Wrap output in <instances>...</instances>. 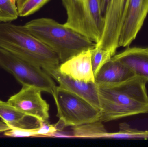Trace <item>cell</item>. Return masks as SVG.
<instances>
[{"instance_id":"cell-2","label":"cell","mask_w":148,"mask_h":147,"mask_svg":"<svg viewBox=\"0 0 148 147\" xmlns=\"http://www.w3.org/2000/svg\"><path fill=\"white\" fill-rule=\"evenodd\" d=\"M0 47L39 66L48 74L61 64L58 55L24 25L0 23Z\"/></svg>"},{"instance_id":"cell-9","label":"cell","mask_w":148,"mask_h":147,"mask_svg":"<svg viewBox=\"0 0 148 147\" xmlns=\"http://www.w3.org/2000/svg\"><path fill=\"white\" fill-rule=\"evenodd\" d=\"M148 14V0H130L122 27L119 47L129 46L136 39Z\"/></svg>"},{"instance_id":"cell-13","label":"cell","mask_w":148,"mask_h":147,"mask_svg":"<svg viewBox=\"0 0 148 147\" xmlns=\"http://www.w3.org/2000/svg\"><path fill=\"white\" fill-rule=\"evenodd\" d=\"M134 76L125 65L112 58L101 67L96 75L95 83L98 85L117 83Z\"/></svg>"},{"instance_id":"cell-5","label":"cell","mask_w":148,"mask_h":147,"mask_svg":"<svg viewBox=\"0 0 148 147\" xmlns=\"http://www.w3.org/2000/svg\"><path fill=\"white\" fill-rule=\"evenodd\" d=\"M52 95L57 108L56 117L65 127L99 121L100 110L79 96L59 86L54 87Z\"/></svg>"},{"instance_id":"cell-10","label":"cell","mask_w":148,"mask_h":147,"mask_svg":"<svg viewBox=\"0 0 148 147\" xmlns=\"http://www.w3.org/2000/svg\"><path fill=\"white\" fill-rule=\"evenodd\" d=\"M91 50L82 52L61 63L58 68L59 71L75 80L95 83L91 62Z\"/></svg>"},{"instance_id":"cell-20","label":"cell","mask_w":148,"mask_h":147,"mask_svg":"<svg viewBox=\"0 0 148 147\" xmlns=\"http://www.w3.org/2000/svg\"><path fill=\"white\" fill-rule=\"evenodd\" d=\"M97 1L99 3L101 11L103 14L104 15L110 0H97Z\"/></svg>"},{"instance_id":"cell-16","label":"cell","mask_w":148,"mask_h":147,"mask_svg":"<svg viewBox=\"0 0 148 147\" xmlns=\"http://www.w3.org/2000/svg\"><path fill=\"white\" fill-rule=\"evenodd\" d=\"M50 0H16L19 16L33 14L47 4Z\"/></svg>"},{"instance_id":"cell-8","label":"cell","mask_w":148,"mask_h":147,"mask_svg":"<svg viewBox=\"0 0 148 147\" xmlns=\"http://www.w3.org/2000/svg\"><path fill=\"white\" fill-rule=\"evenodd\" d=\"M42 92L36 87L22 85L21 90L10 97L7 102L39 123L48 122L49 105L42 98Z\"/></svg>"},{"instance_id":"cell-6","label":"cell","mask_w":148,"mask_h":147,"mask_svg":"<svg viewBox=\"0 0 148 147\" xmlns=\"http://www.w3.org/2000/svg\"><path fill=\"white\" fill-rule=\"evenodd\" d=\"M0 67L13 75L22 85L36 87L52 94L55 83L41 68L0 47Z\"/></svg>"},{"instance_id":"cell-1","label":"cell","mask_w":148,"mask_h":147,"mask_svg":"<svg viewBox=\"0 0 148 147\" xmlns=\"http://www.w3.org/2000/svg\"><path fill=\"white\" fill-rule=\"evenodd\" d=\"M145 79L137 76L117 83L98 85L99 121L108 122L148 114V94Z\"/></svg>"},{"instance_id":"cell-17","label":"cell","mask_w":148,"mask_h":147,"mask_svg":"<svg viewBox=\"0 0 148 147\" xmlns=\"http://www.w3.org/2000/svg\"><path fill=\"white\" fill-rule=\"evenodd\" d=\"M18 16L16 0H0V22H10Z\"/></svg>"},{"instance_id":"cell-14","label":"cell","mask_w":148,"mask_h":147,"mask_svg":"<svg viewBox=\"0 0 148 147\" xmlns=\"http://www.w3.org/2000/svg\"><path fill=\"white\" fill-rule=\"evenodd\" d=\"M71 131H66L67 138H105L108 133L102 122L99 121L71 127Z\"/></svg>"},{"instance_id":"cell-18","label":"cell","mask_w":148,"mask_h":147,"mask_svg":"<svg viewBox=\"0 0 148 147\" xmlns=\"http://www.w3.org/2000/svg\"><path fill=\"white\" fill-rule=\"evenodd\" d=\"M91 62L93 66V72L96 75L101 67L113 57L110 53L101 47L96 46L91 50Z\"/></svg>"},{"instance_id":"cell-15","label":"cell","mask_w":148,"mask_h":147,"mask_svg":"<svg viewBox=\"0 0 148 147\" xmlns=\"http://www.w3.org/2000/svg\"><path fill=\"white\" fill-rule=\"evenodd\" d=\"M27 117H29L8 102L0 100V118L10 129L13 127L27 128L23 123Z\"/></svg>"},{"instance_id":"cell-4","label":"cell","mask_w":148,"mask_h":147,"mask_svg":"<svg viewBox=\"0 0 148 147\" xmlns=\"http://www.w3.org/2000/svg\"><path fill=\"white\" fill-rule=\"evenodd\" d=\"M66 12L64 25L97 44L101 39L104 15L97 0H62Z\"/></svg>"},{"instance_id":"cell-12","label":"cell","mask_w":148,"mask_h":147,"mask_svg":"<svg viewBox=\"0 0 148 147\" xmlns=\"http://www.w3.org/2000/svg\"><path fill=\"white\" fill-rule=\"evenodd\" d=\"M112 58L125 65L135 76L148 82V48L128 47Z\"/></svg>"},{"instance_id":"cell-19","label":"cell","mask_w":148,"mask_h":147,"mask_svg":"<svg viewBox=\"0 0 148 147\" xmlns=\"http://www.w3.org/2000/svg\"><path fill=\"white\" fill-rule=\"evenodd\" d=\"M38 127H13L4 132V135L11 137H37Z\"/></svg>"},{"instance_id":"cell-21","label":"cell","mask_w":148,"mask_h":147,"mask_svg":"<svg viewBox=\"0 0 148 147\" xmlns=\"http://www.w3.org/2000/svg\"><path fill=\"white\" fill-rule=\"evenodd\" d=\"M10 129V127L3 122L0 121V133L5 132Z\"/></svg>"},{"instance_id":"cell-3","label":"cell","mask_w":148,"mask_h":147,"mask_svg":"<svg viewBox=\"0 0 148 147\" xmlns=\"http://www.w3.org/2000/svg\"><path fill=\"white\" fill-rule=\"evenodd\" d=\"M24 26L58 55L61 63L96 46L87 37L51 18L34 19Z\"/></svg>"},{"instance_id":"cell-7","label":"cell","mask_w":148,"mask_h":147,"mask_svg":"<svg viewBox=\"0 0 148 147\" xmlns=\"http://www.w3.org/2000/svg\"><path fill=\"white\" fill-rule=\"evenodd\" d=\"M130 0H110L104 14V26L101 40L96 46L114 56L119 47V40Z\"/></svg>"},{"instance_id":"cell-11","label":"cell","mask_w":148,"mask_h":147,"mask_svg":"<svg viewBox=\"0 0 148 147\" xmlns=\"http://www.w3.org/2000/svg\"><path fill=\"white\" fill-rule=\"evenodd\" d=\"M48 74L57 82L60 87L79 96L100 110L98 86L96 83L75 80L62 74L58 68L52 70Z\"/></svg>"}]
</instances>
